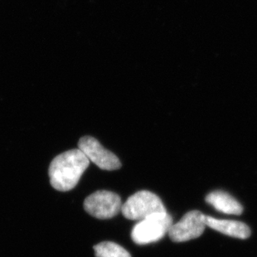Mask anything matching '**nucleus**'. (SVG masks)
I'll use <instances>...</instances> for the list:
<instances>
[{
  "instance_id": "1",
  "label": "nucleus",
  "mask_w": 257,
  "mask_h": 257,
  "mask_svg": "<svg viewBox=\"0 0 257 257\" xmlns=\"http://www.w3.org/2000/svg\"><path fill=\"white\" fill-rule=\"evenodd\" d=\"M89 161L79 148L65 151L56 156L49 169L50 184L59 191H71L86 171Z\"/></svg>"
},
{
  "instance_id": "2",
  "label": "nucleus",
  "mask_w": 257,
  "mask_h": 257,
  "mask_svg": "<svg viewBox=\"0 0 257 257\" xmlns=\"http://www.w3.org/2000/svg\"><path fill=\"white\" fill-rule=\"evenodd\" d=\"M121 212L126 219L140 221L167 210L158 195L151 191H141L128 198L122 205Z\"/></svg>"
},
{
  "instance_id": "3",
  "label": "nucleus",
  "mask_w": 257,
  "mask_h": 257,
  "mask_svg": "<svg viewBox=\"0 0 257 257\" xmlns=\"http://www.w3.org/2000/svg\"><path fill=\"white\" fill-rule=\"evenodd\" d=\"M173 219L168 212L160 213L140 220L131 231V239L137 245L157 242L168 234Z\"/></svg>"
},
{
  "instance_id": "4",
  "label": "nucleus",
  "mask_w": 257,
  "mask_h": 257,
  "mask_svg": "<svg viewBox=\"0 0 257 257\" xmlns=\"http://www.w3.org/2000/svg\"><path fill=\"white\" fill-rule=\"evenodd\" d=\"M121 199L115 193L98 191L84 200V208L93 217L107 220L118 215L122 209Z\"/></svg>"
},
{
  "instance_id": "5",
  "label": "nucleus",
  "mask_w": 257,
  "mask_h": 257,
  "mask_svg": "<svg viewBox=\"0 0 257 257\" xmlns=\"http://www.w3.org/2000/svg\"><path fill=\"white\" fill-rule=\"evenodd\" d=\"M205 227L204 214L199 210H191L186 213L178 222L171 225L169 236L174 242H186L200 237Z\"/></svg>"
},
{
  "instance_id": "6",
  "label": "nucleus",
  "mask_w": 257,
  "mask_h": 257,
  "mask_svg": "<svg viewBox=\"0 0 257 257\" xmlns=\"http://www.w3.org/2000/svg\"><path fill=\"white\" fill-rule=\"evenodd\" d=\"M78 146L89 162L91 161L101 170L114 171L121 167L119 158L114 153L103 147L94 137H82L79 140Z\"/></svg>"
},
{
  "instance_id": "7",
  "label": "nucleus",
  "mask_w": 257,
  "mask_h": 257,
  "mask_svg": "<svg viewBox=\"0 0 257 257\" xmlns=\"http://www.w3.org/2000/svg\"><path fill=\"white\" fill-rule=\"evenodd\" d=\"M204 221L206 226L224 235L243 240L250 237V229L245 223L236 220H220L205 215H204Z\"/></svg>"
},
{
  "instance_id": "8",
  "label": "nucleus",
  "mask_w": 257,
  "mask_h": 257,
  "mask_svg": "<svg viewBox=\"0 0 257 257\" xmlns=\"http://www.w3.org/2000/svg\"><path fill=\"white\" fill-rule=\"evenodd\" d=\"M205 201L215 210L227 215H239L243 212V207L235 198L225 191H215L205 197Z\"/></svg>"
},
{
  "instance_id": "9",
  "label": "nucleus",
  "mask_w": 257,
  "mask_h": 257,
  "mask_svg": "<svg viewBox=\"0 0 257 257\" xmlns=\"http://www.w3.org/2000/svg\"><path fill=\"white\" fill-rule=\"evenodd\" d=\"M96 257H131L121 245L112 241H103L94 246Z\"/></svg>"
}]
</instances>
